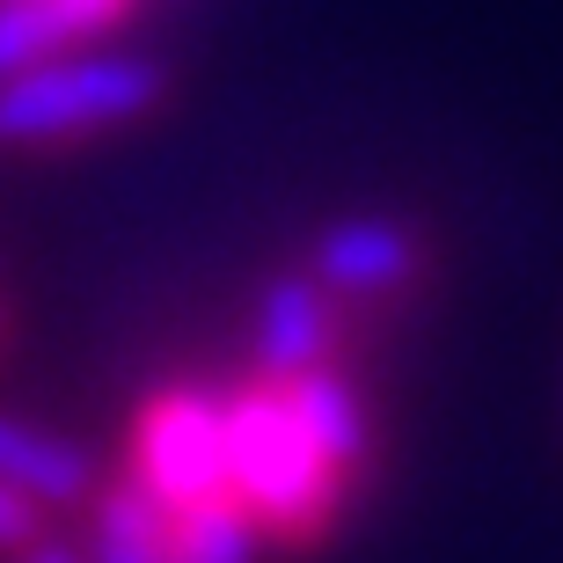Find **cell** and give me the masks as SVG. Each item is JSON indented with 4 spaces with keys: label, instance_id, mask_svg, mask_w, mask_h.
<instances>
[{
    "label": "cell",
    "instance_id": "8992f818",
    "mask_svg": "<svg viewBox=\"0 0 563 563\" xmlns=\"http://www.w3.org/2000/svg\"><path fill=\"white\" fill-rule=\"evenodd\" d=\"M0 483L22 490L37 512H88L103 476H96V454L74 446V439L44 432V424L0 410Z\"/></svg>",
    "mask_w": 563,
    "mask_h": 563
},
{
    "label": "cell",
    "instance_id": "ba28073f",
    "mask_svg": "<svg viewBox=\"0 0 563 563\" xmlns=\"http://www.w3.org/2000/svg\"><path fill=\"white\" fill-rule=\"evenodd\" d=\"M88 563H168V512L132 483H103L88 505Z\"/></svg>",
    "mask_w": 563,
    "mask_h": 563
},
{
    "label": "cell",
    "instance_id": "52a82bcc",
    "mask_svg": "<svg viewBox=\"0 0 563 563\" xmlns=\"http://www.w3.org/2000/svg\"><path fill=\"white\" fill-rule=\"evenodd\" d=\"M278 396H286V410L300 418V432L322 446V461H330L344 483L374 461V410H366V396H358V380L344 374V366L292 374V380H278Z\"/></svg>",
    "mask_w": 563,
    "mask_h": 563
},
{
    "label": "cell",
    "instance_id": "9c48e42d",
    "mask_svg": "<svg viewBox=\"0 0 563 563\" xmlns=\"http://www.w3.org/2000/svg\"><path fill=\"white\" fill-rule=\"evenodd\" d=\"M168 563H264V527L242 512V498H206L168 512Z\"/></svg>",
    "mask_w": 563,
    "mask_h": 563
},
{
    "label": "cell",
    "instance_id": "8fae6325",
    "mask_svg": "<svg viewBox=\"0 0 563 563\" xmlns=\"http://www.w3.org/2000/svg\"><path fill=\"white\" fill-rule=\"evenodd\" d=\"M37 542H44V512L22 490L0 483V556H22V549H37Z\"/></svg>",
    "mask_w": 563,
    "mask_h": 563
},
{
    "label": "cell",
    "instance_id": "5bb4252c",
    "mask_svg": "<svg viewBox=\"0 0 563 563\" xmlns=\"http://www.w3.org/2000/svg\"><path fill=\"white\" fill-rule=\"evenodd\" d=\"M0 344H8V314H0Z\"/></svg>",
    "mask_w": 563,
    "mask_h": 563
},
{
    "label": "cell",
    "instance_id": "7c38bea8",
    "mask_svg": "<svg viewBox=\"0 0 563 563\" xmlns=\"http://www.w3.org/2000/svg\"><path fill=\"white\" fill-rule=\"evenodd\" d=\"M59 8H66V15H81V30H88V37H103V30H110L118 15H125L132 0H59Z\"/></svg>",
    "mask_w": 563,
    "mask_h": 563
},
{
    "label": "cell",
    "instance_id": "5b68a950",
    "mask_svg": "<svg viewBox=\"0 0 563 563\" xmlns=\"http://www.w3.org/2000/svg\"><path fill=\"white\" fill-rule=\"evenodd\" d=\"M336 344H344V314L314 272H278L272 286L256 292V322H250V358L264 380H292L314 374V366H336Z\"/></svg>",
    "mask_w": 563,
    "mask_h": 563
},
{
    "label": "cell",
    "instance_id": "6da1fadb",
    "mask_svg": "<svg viewBox=\"0 0 563 563\" xmlns=\"http://www.w3.org/2000/svg\"><path fill=\"white\" fill-rule=\"evenodd\" d=\"M220 410H228V498H242V512L264 527V542L314 549L336 527L352 483L300 432L278 380H242L220 396Z\"/></svg>",
    "mask_w": 563,
    "mask_h": 563
},
{
    "label": "cell",
    "instance_id": "4fadbf2b",
    "mask_svg": "<svg viewBox=\"0 0 563 563\" xmlns=\"http://www.w3.org/2000/svg\"><path fill=\"white\" fill-rule=\"evenodd\" d=\"M15 563H88V556H74L66 542H37V549H22Z\"/></svg>",
    "mask_w": 563,
    "mask_h": 563
},
{
    "label": "cell",
    "instance_id": "7a4b0ae2",
    "mask_svg": "<svg viewBox=\"0 0 563 563\" xmlns=\"http://www.w3.org/2000/svg\"><path fill=\"white\" fill-rule=\"evenodd\" d=\"M168 103V66L154 52H88L52 59L22 81H0V154H44L81 146L96 132L140 125Z\"/></svg>",
    "mask_w": 563,
    "mask_h": 563
},
{
    "label": "cell",
    "instance_id": "277c9868",
    "mask_svg": "<svg viewBox=\"0 0 563 563\" xmlns=\"http://www.w3.org/2000/svg\"><path fill=\"white\" fill-rule=\"evenodd\" d=\"M308 272L336 308L344 300H396V292H410L424 278V242L396 212H352V220L322 228Z\"/></svg>",
    "mask_w": 563,
    "mask_h": 563
},
{
    "label": "cell",
    "instance_id": "30bf717a",
    "mask_svg": "<svg viewBox=\"0 0 563 563\" xmlns=\"http://www.w3.org/2000/svg\"><path fill=\"white\" fill-rule=\"evenodd\" d=\"M81 37H88L81 15H66L59 0H0V81H22V74L52 66Z\"/></svg>",
    "mask_w": 563,
    "mask_h": 563
},
{
    "label": "cell",
    "instance_id": "3957f363",
    "mask_svg": "<svg viewBox=\"0 0 563 563\" xmlns=\"http://www.w3.org/2000/svg\"><path fill=\"white\" fill-rule=\"evenodd\" d=\"M125 483L162 512H190L206 498H228V410L220 388L176 380L154 388L132 418V468Z\"/></svg>",
    "mask_w": 563,
    "mask_h": 563
}]
</instances>
